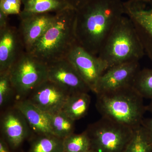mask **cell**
Wrapping results in <instances>:
<instances>
[{
  "instance_id": "cell-1",
  "label": "cell",
  "mask_w": 152,
  "mask_h": 152,
  "mask_svg": "<svg viewBox=\"0 0 152 152\" xmlns=\"http://www.w3.org/2000/svg\"><path fill=\"white\" fill-rule=\"evenodd\" d=\"M124 15L122 0H91L76 10L77 44L98 56L106 39Z\"/></svg>"
},
{
  "instance_id": "cell-2",
  "label": "cell",
  "mask_w": 152,
  "mask_h": 152,
  "mask_svg": "<svg viewBox=\"0 0 152 152\" xmlns=\"http://www.w3.org/2000/svg\"><path fill=\"white\" fill-rule=\"evenodd\" d=\"M76 16L74 9L55 14L48 29L28 53L46 64L67 58L77 44L75 30Z\"/></svg>"
},
{
  "instance_id": "cell-3",
  "label": "cell",
  "mask_w": 152,
  "mask_h": 152,
  "mask_svg": "<svg viewBox=\"0 0 152 152\" xmlns=\"http://www.w3.org/2000/svg\"><path fill=\"white\" fill-rule=\"evenodd\" d=\"M96 95V108L102 117L133 129L141 125L146 106L132 86Z\"/></svg>"
},
{
  "instance_id": "cell-4",
  "label": "cell",
  "mask_w": 152,
  "mask_h": 152,
  "mask_svg": "<svg viewBox=\"0 0 152 152\" xmlns=\"http://www.w3.org/2000/svg\"><path fill=\"white\" fill-rule=\"evenodd\" d=\"M145 54L134 25L124 15L106 39L98 56L108 69L121 64L139 61Z\"/></svg>"
},
{
  "instance_id": "cell-5",
  "label": "cell",
  "mask_w": 152,
  "mask_h": 152,
  "mask_svg": "<svg viewBox=\"0 0 152 152\" xmlns=\"http://www.w3.org/2000/svg\"><path fill=\"white\" fill-rule=\"evenodd\" d=\"M134 129L107 118L90 125L86 129L94 152H125Z\"/></svg>"
},
{
  "instance_id": "cell-6",
  "label": "cell",
  "mask_w": 152,
  "mask_h": 152,
  "mask_svg": "<svg viewBox=\"0 0 152 152\" xmlns=\"http://www.w3.org/2000/svg\"><path fill=\"white\" fill-rule=\"evenodd\" d=\"M10 74L17 101L24 99L48 80V66L26 51L11 67Z\"/></svg>"
},
{
  "instance_id": "cell-7",
  "label": "cell",
  "mask_w": 152,
  "mask_h": 152,
  "mask_svg": "<svg viewBox=\"0 0 152 152\" xmlns=\"http://www.w3.org/2000/svg\"><path fill=\"white\" fill-rule=\"evenodd\" d=\"M124 6L125 15L132 23L152 63V0H127Z\"/></svg>"
},
{
  "instance_id": "cell-8",
  "label": "cell",
  "mask_w": 152,
  "mask_h": 152,
  "mask_svg": "<svg viewBox=\"0 0 152 152\" xmlns=\"http://www.w3.org/2000/svg\"><path fill=\"white\" fill-rule=\"evenodd\" d=\"M67 58L94 92L99 79L108 69L107 65L98 56L90 53L78 44Z\"/></svg>"
},
{
  "instance_id": "cell-9",
  "label": "cell",
  "mask_w": 152,
  "mask_h": 152,
  "mask_svg": "<svg viewBox=\"0 0 152 152\" xmlns=\"http://www.w3.org/2000/svg\"><path fill=\"white\" fill-rule=\"evenodd\" d=\"M47 66L48 80L69 95L91 91L67 58L50 63Z\"/></svg>"
},
{
  "instance_id": "cell-10",
  "label": "cell",
  "mask_w": 152,
  "mask_h": 152,
  "mask_svg": "<svg viewBox=\"0 0 152 152\" xmlns=\"http://www.w3.org/2000/svg\"><path fill=\"white\" fill-rule=\"evenodd\" d=\"M0 125L1 137L12 150L20 147L32 131L23 115L14 105L1 115Z\"/></svg>"
},
{
  "instance_id": "cell-11",
  "label": "cell",
  "mask_w": 152,
  "mask_h": 152,
  "mask_svg": "<svg viewBox=\"0 0 152 152\" xmlns=\"http://www.w3.org/2000/svg\"><path fill=\"white\" fill-rule=\"evenodd\" d=\"M140 70L139 61L124 63L109 68L99 79L94 92L98 94L132 86Z\"/></svg>"
},
{
  "instance_id": "cell-12",
  "label": "cell",
  "mask_w": 152,
  "mask_h": 152,
  "mask_svg": "<svg viewBox=\"0 0 152 152\" xmlns=\"http://www.w3.org/2000/svg\"><path fill=\"white\" fill-rule=\"evenodd\" d=\"M69 95L58 85L47 80L26 99L45 113L53 114L61 111Z\"/></svg>"
},
{
  "instance_id": "cell-13",
  "label": "cell",
  "mask_w": 152,
  "mask_h": 152,
  "mask_svg": "<svg viewBox=\"0 0 152 152\" xmlns=\"http://www.w3.org/2000/svg\"><path fill=\"white\" fill-rule=\"evenodd\" d=\"M25 52L18 28L10 25L0 30V73L10 71Z\"/></svg>"
},
{
  "instance_id": "cell-14",
  "label": "cell",
  "mask_w": 152,
  "mask_h": 152,
  "mask_svg": "<svg viewBox=\"0 0 152 152\" xmlns=\"http://www.w3.org/2000/svg\"><path fill=\"white\" fill-rule=\"evenodd\" d=\"M54 15L51 13L35 14L20 19L18 30L26 52H29L44 34L53 21Z\"/></svg>"
},
{
  "instance_id": "cell-15",
  "label": "cell",
  "mask_w": 152,
  "mask_h": 152,
  "mask_svg": "<svg viewBox=\"0 0 152 152\" xmlns=\"http://www.w3.org/2000/svg\"><path fill=\"white\" fill-rule=\"evenodd\" d=\"M14 106L23 115L31 130L37 135L52 134L48 114L26 99L17 101Z\"/></svg>"
},
{
  "instance_id": "cell-16",
  "label": "cell",
  "mask_w": 152,
  "mask_h": 152,
  "mask_svg": "<svg viewBox=\"0 0 152 152\" xmlns=\"http://www.w3.org/2000/svg\"><path fill=\"white\" fill-rule=\"evenodd\" d=\"M23 10L20 19L35 14H55L69 9H74L66 0H21Z\"/></svg>"
},
{
  "instance_id": "cell-17",
  "label": "cell",
  "mask_w": 152,
  "mask_h": 152,
  "mask_svg": "<svg viewBox=\"0 0 152 152\" xmlns=\"http://www.w3.org/2000/svg\"><path fill=\"white\" fill-rule=\"evenodd\" d=\"M91 102L88 93H79L69 95L61 111L75 121L87 115Z\"/></svg>"
},
{
  "instance_id": "cell-18",
  "label": "cell",
  "mask_w": 152,
  "mask_h": 152,
  "mask_svg": "<svg viewBox=\"0 0 152 152\" xmlns=\"http://www.w3.org/2000/svg\"><path fill=\"white\" fill-rule=\"evenodd\" d=\"M48 117L53 134L64 140L73 134L75 121L62 111L55 114H48Z\"/></svg>"
},
{
  "instance_id": "cell-19",
  "label": "cell",
  "mask_w": 152,
  "mask_h": 152,
  "mask_svg": "<svg viewBox=\"0 0 152 152\" xmlns=\"http://www.w3.org/2000/svg\"><path fill=\"white\" fill-rule=\"evenodd\" d=\"M28 152H64L63 139L52 134L37 135Z\"/></svg>"
},
{
  "instance_id": "cell-20",
  "label": "cell",
  "mask_w": 152,
  "mask_h": 152,
  "mask_svg": "<svg viewBox=\"0 0 152 152\" xmlns=\"http://www.w3.org/2000/svg\"><path fill=\"white\" fill-rule=\"evenodd\" d=\"M64 152H87L91 149L89 137L86 131L72 134L63 140Z\"/></svg>"
},
{
  "instance_id": "cell-21",
  "label": "cell",
  "mask_w": 152,
  "mask_h": 152,
  "mask_svg": "<svg viewBox=\"0 0 152 152\" xmlns=\"http://www.w3.org/2000/svg\"><path fill=\"white\" fill-rule=\"evenodd\" d=\"M132 86L145 99H152V68L138 71L135 77Z\"/></svg>"
},
{
  "instance_id": "cell-22",
  "label": "cell",
  "mask_w": 152,
  "mask_h": 152,
  "mask_svg": "<svg viewBox=\"0 0 152 152\" xmlns=\"http://www.w3.org/2000/svg\"><path fill=\"white\" fill-rule=\"evenodd\" d=\"M125 152H152V143L142 125L134 129Z\"/></svg>"
},
{
  "instance_id": "cell-23",
  "label": "cell",
  "mask_w": 152,
  "mask_h": 152,
  "mask_svg": "<svg viewBox=\"0 0 152 152\" xmlns=\"http://www.w3.org/2000/svg\"><path fill=\"white\" fill-rule=\"evenodd\" d=\"M15 89L11 81L10 71L0 73V108L6 107L14 96Z\"/></svg>"
},
{
  "instance_id": "cell-24",
  "label": "cell",
  "mask_w": 152,
  "mask_h": 152,
  "mask_svg": "<svg viewBox=\"0 0 152 152\" xmlns=\"http://www.w3.org/2000/svg\"><path fill=\"white\" fill-rule=\"evenodd\" d=\"M21 0H0V11L7 15L20 13Z\"/></svg>"
},
{
  "instance_id": "cell-25",
  "label": "cell",
  "mask_w": 152,
  "mask_h": 152,
  "mask_svg": "<svg viewBox=\"0 0 152 152\" xmlns=\"http://www.w3.org/2000/svg\"><path fill=\"white\" fill-rule=\"evenodd\" d=\"M141 125L152 143V117L151 118H144Z\"/></svg>"
},
{
  "instance_id": "cell-26",
  "label": "cell",
  "mask_w": 152,
  "mask_h": 152,
  "mask_svg": "<svg viewBox=\"0 0 152 152\" xmlns=\"http://www.w3.org/2000/svg\"><path fill=\"white\" fill-rule=\"evenodd\" d=\"M74 9L77 10L91 0H66Z\"/></svg>"
},
{
  "instance_id": "cell-27",
  "label": "cell",
  "mask_w": 152,
  "mask_h": 152,
  "mask_svg": "<svg viewBox=\"0 0 152 152\" xmlns=\"http://www.w3.org/2000/svg\"><path fill=\"white\" fill-rule=\"evenodd\" d=\"M9 16L0 11V30L4 29L10 25Z\"/></svg>"
},
{
  "instance_id": "cell-28",
  "label": "cell",
  "mask_w": 152,
  "mask_h": 152,
  "mask_svg": "<svg viewBox=\"0 0 152 152\" xmlns=\"http://www.w3.org/2000/svg\"><path fill=\"white\" fill-rule=\"evenodd\" d=\"M10 146L2 137L0 138V152H12Z\"/></svg>"
},
{
  "instance_id": "cell-29",
  "label": "cell",
  "mask_w": 152,
  "mask_h": 152,
  "mask_svg": "<svg viewBox=\"0 0 152 152\" xmlns=\"http://www.w3.org/2000/svg\"><path fill=\"white\" fill-rule=\"evenodd\" d=\"M147 111L149 112L152 115V99L148 105L146 106Z\"/></svg>"
},
{
  "instance_id": "cell-30",
  "label": "cell",
  "mask_w": 152,
  "mask_h": 152,
  "mask_svg": "<svg viewBox=\"0 0 152 152\" xmlns=\"http://www.w3.org/2000/svg\"><path fill=\"white\" fill-rule=\"evenodd\" d=\"M87 152H94L92 150H90V151H88Z\"/></svg>"
}]
</instances>
